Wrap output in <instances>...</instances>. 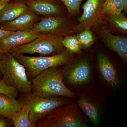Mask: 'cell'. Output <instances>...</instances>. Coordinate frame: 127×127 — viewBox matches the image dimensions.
I'll list each match as a JSON object with an SVG mask.
<instances>
[{
    "mask_svg": "<svg viewBox=\"0 0 127 127\" xmlns=\"http://www.w3.org/2000/svg\"><path fill=\"white\" fill-rule=\"evenodd\" d=\"M7 127V123L3 119H0V127Z\"/></svg>",
    "mask_w": 127,
    "mask_h": 127,
    "instance_id": "28",
    "label": "cell"
},
{
    "mask_svg": "<svg viewBox=\"0 0 127 127\" xmlns=\"http://www.w3.org/2000/svg\"><path fill=\"white\" fill-rule=\"evenodd\" d=\"M24 0H12L0 11V26L16 19L29 9Z\"/></svg>",
    "mask_w": 127,
    "mask_h": 127,
    "instance_id": "13",
    "label": "cell"
},
{
    "mask_svg": "<svg viewBox=\"0 0 127 127\" xmlns=\"http://www.w3.org/2000/svg\"><path fill=\"white\" fill-rule=\"evenodd\" d=\"M124 7V11L125 13H127V0H121Z\"/></svg>",
    "mask_w": 127,
    "mask_h": 127,
    "instance_id": "29",
    "label": "cell"
},
{
    "mask_svg": "<svg viewBox=\"0 0 127 127\" xmlns=\"http://www.w3.org/2000/svg\"><path fill=\"white\" fill-rule=\"evenodd\" d=\"M100 33L101 38L106 45L116 53L123 61L127 62V37L114 35L105 27L101 29Z\"/></svg>",
    "mask_w": 127,
    "mask_h": 127,
    "instance_id": "12",
    "label": "cell"
},
{
    "mask_svg": "<svg viewBox=\"0 0 127 127\" xmlns=\"http://www.w3.org/2000/svg\"><path fill=\"white\" fill-rule=\"evenodd\" d=\"M32 91L34 95L43 98L57 97L74 98L75 95L64 84L60 66L43 71L32 81Z\"/></svg>",
    "mask_w": 127,
    "mask_h": 127,
    "instance_id": "1",
    "label": "cell"
},
{
    "mask_svg": "<svg viewBox=\"0 0 127 127\" xmlns=\"http://www.w3.org/2000/svg\"><path fill=\"white\" fill-rule=\"evenodd\" d=\"M63 15L41 16L33 26L32 30L43 34L64 36L68 28L67 21Z\"/></svg>",
    "mask_w": 127,
    "mask_h": 127,
    "instance_id": "8",
    "label": "cell"
},
{
    "mask_svg": "<svg viewBox=\"0 0 127 127\" xmlns=\"http://www.w3.org/2000/svg\"><path fill=\"white\" fill-rule=\"evenodd\" d=\"M30 10L41 16L63 15L66 9L60 0H24Z\"/></svg>",
    "mask_w": 127,
    "mask_h": 127,
    "instance_id": "9",
    "label": "cell"
},
{
    "mask_svg": "<svg viewBox=\"0 0 127 127\" xmlns=\"http://www.w3.org/2000/svg\"><path fill=\"white\" fill-rule=\"evenodd\" d=\"M72 54L66 49L60 54L50 56L30 57L24 54L13 55L25 67L28 78H33L48 68L71 62Z\"/></svg>",
    "mask_w": 127,
    "mask_h": 127,
    "instance_id": "3",
    "label": "cell"
},
{
    "mask_svg": "<svg viewBox=\"0 0 127 127\" xmlns=\"http://www.w3.org/2000/svg\"><path fill=\"white\" fill-rule=\"evenodd\" d=\"M14 32L5 31L0 28V40L9 36Z\"/></svg>",
    "mask_w": 127,
    "mask_h": 127,
    "instance_id": "26",
    "label": "cell"
},
{
    "mask_svg": "<svg viewBox=\"0 0 127 127\" xmlns=\"http://www.w3.org/2000/svg\"><path fill=\"white\" fill-rule=\"evenodd\" d=\"M97 60L99 70L103 79L111 87H116L118 84V78L112 64L102 53L98 54Z\"/></svg>",
    "mask_w": 127,
    "mask_h": 127,
    "instance_id": "14",
    "label": "cell"
},
{
    "mask_svg": "<svg viewBox=\"0 0 127 127\" xmlns=\"http://www.w3.org/2000/svg\"><path fill=\"white\" fill-rule=\"evenodd\" d=\"M0 70L5 82L24 94L31 93L32 83L28 79L24 66L9 52L0 58Z\"/></svg>",
    "mask_w": 127,
    "mask_h": 127,
    "instance_id": "2",
    "label": "cell"
},
{
    "mask_svg": "<svg viewBox=\"0 0 127 127\" xmlns=\"http://www.w3.org/2000/svg\"><path fill=\"white\" fill-rule=\"evenodd\" d=\"M0 93L5 94L14 98H15L18 94V91L7 85L2 79L0 80Z\"/></svg>",
    "mask_w": 127,
    "mask_h": 127,
    "instance_id": "24",
    "label": "cell"
},
{
    "mask_svg": "<svg viewBox=\"0 0 127 127\" xmlns=\"http://www.w3.org/2000/svg\"><path fill=\"white\" fill-rule=\"evenodd\" d=\"M12 0H0V1H10Z\"/></svg>",
    "mask_w": 127,
    "mask_h": 127,
    "instance_id": "32",
    "label": "cell"
},
{
    "mask_svg": "<svg viewBox=\"0 0 127 127\" xmlns=\"http://www.w3.org/2000/svg\"><path fill=\"white\" fill-rule=\"evenodd\" d=\"M43 34L32 30L26 31H17L0 40V47L4 52H8L13 48L29 43Z\"/></svg>",
    "mask_w": 127,
    "mask_h": 127,
    "instance_id": "11",
    "label": "cell"
},
{
    "mask_svg": "<svg viewBox=\"0 0 127 127\" xmlns=\"http://www.w3.org/2000/svg\"><path fill=\"white\" fill-rule=\"evenodd\" d=\"M63 66L62 68L63 79L68 84L81 85L87 82L91 79V66L87 59L71 62Z\"/></svg>",
    "mask_w": 127,
    "mask_h": 127,
    "instance_id": "7",
    "label": "cell"
},
{
    "mask_svg": "<svg viewBox=\"0 0 127 127\" xmlns=\"http://www.w3.org/2000/svg\"><path fill=\"white\" fill-rule=\"evenodd\" d=\"M10 1H0V11Z\"/></svg>",
    "mask_w": 127,
    "mask_h": 127,
    "instance_id": "27",
    "label": "cell"
},
{
    "mask_svg": "<svg viewBox=\"0 0 127 127\" xmlns=\"http://www.w3.org/2000/svg\"><path fill=\"white\" fill-rule=\"evenodd\" d=\"M24 95L21 101L30 106V119L35 125L57 108L70 103L68 99L63 97H41L31 93Z\"/></svg>",
    "mask_w": 127,
    "mask_h": 127,
    "instance_id": "5",
    "label": "cell"
},
{
    "mask_svg": "<svg viewBox=\"0 0 127 127\" xmlns=\"http://www.w3.org/2000/svg\"><path fill=\"white\" fill-rule=\"evenodd\" d=\"M64 37L51 34H43L26 44L13 48L9 52L13 55L39 54L41 56L58 55L65 50L62 41Z\"/></svg>",
    "mask_w": 127,
    "mask_h": 127,
    "instance_id": "4",
    "label": "cell"
},
{
    "mask_svg": "<svg viewBox=\"0 0 127 127\" xmlns=\"http://www.w3.org/2000/svg\"><path fill=\"white\" fill-rule=\"evenodd\" d=\"M65 6L68 14L74 15L79 11L83 0H60Z\"/></svg>",
    "mask_w": 127,
    "mask_h": 127,
    "instance_id": "23",
    "label": "cell"
},
{
    "mask_svg": "<svg viewBox=\"0 0 127 127\" xmlns=\"http://www.w3.org/2000/svg\"><path fill=\"white\" fill-rule=\"evenodd\" d=\"M4 53V51L0 47V58L2 56V55H3Z\"/></svg>",
    "mask_w": 127,
    "mask_h": 127,
    "instance_id": "30",
    "label": "cell"
},
{
    "mask_svg": "<svg viewBox=\"0 0 127 127\" xmlns=\"http://www.w3.org/2000/svg\"><path fill=\"white\" fill-rule=\"evenodd\" d=\"M62 43L65 48L72 53H78L81 49L76 36L64 37Z\"/></svg>",
    "mask_w": 127,
    "mask_h": 127,
    "instance_id": "20",
    "label": "cell"
},
{
    "mask_svg": "<svg viewBox=\"0 0 127 127\" xmlns=\"http://www.w3.org/2000/svg\"><path fill=\"white\" fill-rule=\"evenodd\" d=\"M22 106L21 101L16 100L3 94L0 93V116L11 119Z\"/></svg>",
    "mask_w": 127,
    "mask_h": 127,
    "instance_id": "15",
    "label": "cell"
},
{
    "mask_svg": "<svg viewBox=\"0 0 127 127\" xmlns=\"http://www.w3.org/2000/svg\"><path fill=\"white\" fill-rule=\"evenodd\" d=\"M104 0H87L82 6L83 14L78 19L80 24H83L93 18L100 7H101Z\"/></svg>",
    "mask_w": 127,
    "mask_h": 127,
    "instance_id": "18",
    "label": "cell"
},
{
    "mask_svg": "<svg viewBox=\"0 0 127 127\" xmlns=\"http://www.w3.org/2000/svg\"><path fill=\"white\" fill-rule=\"evenodd\" d=\"M101 7L103 12L108 15L120 14L124 9L121 0H105Z\"/></svg>",
    "mask_w": 127,
    "mask_h": 127,
    "instance_id": "19",
    "label": "cell"
},
{
    "mask_svg": "<svg viewBox=\"0 0 127 127\" xmlns=\"http://www.w3.org/2000/svg\"><path fill=\"white\" fill-rule=\"evenodd\" d=\"M22 103L21 109L14 114L11 119L15 127H35V124L33 123L30 118L31 108L27 103Z\"/></svg>",
    "mask_w": 127,
    "mask_h": 127,
    "instance_id": "16",
    "label": "cell"
},
{
    "mask_svg": "<svg viewBox=\"0 0 127 127\" xmlns=\"http://www.w3.org/2000/svg\"><path fill=\"white\" fill-rule=\"evenodd\" d=\"M2 76V73H1V71L0 70V77L1 76Z\"/></svg>",
    "mask_w": 127,
    "mask_h": 127,
    "instance_id": "31",
    "label": "cell"
},
{
    "mask_svg": "<svg viewBox=\"0 0 127 127\" xmlns=\"http://www.w3.org/2000/svg\"><path fill=\"white\" fill-rule=\"evenodd\" d=\"M77 104L87 116L94 126L99 123V117L97 108L95 104L86 98L81 97L77 101Z\"/></svg>",
    "mask_w": 127,
    "mask_h": 127,
    "instance_id": "17",
    "label": "cell"
},
{
    "mask_svg": "<svg viewBox=\"0 0 127 127\" xmlns=\"http://www.w3.org/2000/svg\"><path fill=\"white\" fill-rule=\"evenodd\" d=\"M76 36L81 48H87L89 47L94 42L93 34L89 27L77 34Z\"/></svg>",
    "mask_w": 127,
    "mask_h": 127,
    "instance_id": "21",
    "label": "cell"
},
{
    "mask_svg": "<svg viewBox=\"0 0 127 127\" xmlns=\"http://www.w3.org/2000/svg\"><path fill=\"white\" fill-rule=\"evenodd\" d=\"M54 118L61 127H87L83 116L75 103L64 104L48 114Z\"/></svg>",
    "mask_w": 127,
    "mask_h": 127,
    "instance_id": "6",
    "label": "cell"
},
{
    "mask_svg": "<svg viewBox=\"0 0 127 127\" xmlns=\"http://www.w3.org/2000/svg\"><path fill=\"white\" fill-rule=\"evenodd\" d=\"M108 18L110 22L119 29L125 32L127 31V19L124 13L122 12L117 15H109Z\"/></svg>",
    "mask_w": 127,
    "mask_h": 127,
    "instance_id": "22",
    "label": "cell"
},
{
    "mask_svg": "<svg viewBox=\"0 0 127 127\" xmlns=\"http://www.w3.org/2000/svg\"><path fill=\"white\" fill-rule=\"evenodd\" d=\"M41 16L38 15L28 9L13 20L5 22L0 26V28L5 31H30L33 29V26L40 20Z\"/></svg>",
    "mask_w": 127,
    "mask_h": 127,
    "instance_id": "10",
    "label": "cell"
},
{
    "mask_svg": "<svg viewBox=\"0 0 127 127\" xmlns=\"http://www.w3.org/2000/svg\"><path fill=\"white\" fill-rule=\"evenodd\" d=\"M36 123L37 127H61L54 118L48 115L43 119L38 121Z\"/></svg>",
    "mask_w": 127,
    "mask_h": 127,
    "instance_id": "25",
    "label": "cell"
}]
</instances>
